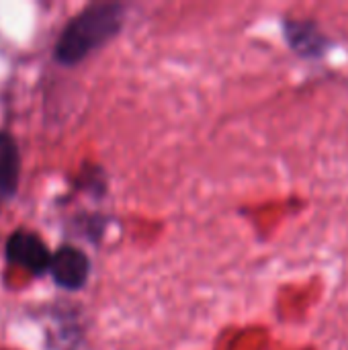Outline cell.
<instances>
[{"label":"cell","instance_id":"obj_2","mask_svg":"<svg viewBox=\"0 0 348 350\" xmlns=\"http://www.w3.org/2000/svg\"><path fill=\"white\" fill-rule=\"evenodd\" d=\"M283 37L289 49L302 59L318 62L328 55L334 47V39H330L316 18H283Z\"/></svg>","mask_w":348,"mask_h":350},{"label":"cell","instance_id":"obj_5","mask_svg":"<svg viewBox=\"0 0 348 350\" xmlns=\"http://www.w3.org/2000/svg\"><path fill=\"white\" fill-rule=\"evenodd\" d=\"M18 148L12 135L0 131V201L14 195L18 185Z\"/></svg>","mask_w":348,"mask_h":350},{"label":"cell","instance_id":"obj_3","mask_svg":"<svg viewBox=\"0 0 348 350\" xmlns=\"http://www.w3.org/2000/svg\"><path fill=\"white\" fill-rule=\"evenodd\" d=\"M6 258L33 275H43L49 271L51 252L39 236L18 230L6 242Z\"/></svg>","mask_w":348,"mask_h":350},{"label":"cell","instance_id":"obj_4","mask_svg":"<svg viewBox=\"0 0 348 350\" xmlns=\"http://www.w3.org/2000/svg\"><path fill=\"white\" fill-rule=\"evenodd\" d=\"M49 273L53 281L70 291H76L84 287L88 273H90V262L84 252H80L74 246H62L51 254L49 262Z\"/></svg>","mask_w":348,"mask_h":350},{"label":"cell","instance_id":"obj_1","mask_svg":"<svg viewBox=\"0 0 348 350\" xmlns=\"http://www.w3.org/2000/svg\"><path fill=\"white\" fill-rule=\"evenodd\" d=\"M123 25V6L117 2H98L76 14L62 31L55 43V57L64 66H74L88 53L113 39Z\"/></svg>","mask_w":348,"mask_h":350}]
</instances>
